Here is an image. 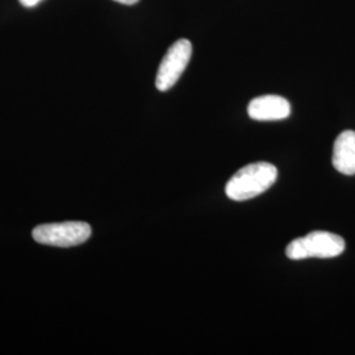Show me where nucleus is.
<instances>
[{
	"label": "nucleus",
	"instance_id": "f03ea898",
	"mask_svg": "<svg viewBox=\"0 0 355 355\" xmlns=\"http://www.w3.org/2000/svg\"><path fill=\"white\" fill-rule=\"evenodd\" d=\"M346 243L338 234L316 230L296 239L286 248V255L293 261L308 258H334L345 252Z\"/></svg>",
	"mask_w": 355,
	"mask_h": 355
},
{
	"label": "nucleus",
	"instance_id": "6e6552de",
	"mask_svg": "<svg viewBox=\"0 0 355 355\" xmlns=\"http://www.w3.org/2000/svg\"><path fill=\"white\" fill-rule=\"evenodd\" d=\"M117 3H121V4H127V6H132V4H136L139 3L140 0H114Z\"/></svg>",
	"mask_w": 355,
	"mask_h": 355
},
{
	"label": "nucleus",
	"instance_id": "f257e3e1",
	"mask_svg": "<svg viewBox=\"0 0 355 355\" xmlns=\"http://www.w3.org/2000/svg\"><path fill=\"white\" fill-rule=\"evenodd\" d=\"M278 178L277 167L268 162H255L240 168L229 179L225 193L230 200L245 202L259 196L274 186Z\"/></svg>",
	"mask_w": 355,
	"mask_h": 355
},
{
	"label": "nucleus",
	"instance_id": "0eeeda50",
	"mask_svg": "<svg viewBox=\"0 0 355 355\" xmlns=\"http://www.w3.org/2000/svg\"><path fill=\"white\" fill-rule=\"evenodd\" d=\"M40 1H41V0H20V3H21L24 7H26V8H32V7L37 6Z\"/></svg>",
	"mask_w": 355,
	"mask_h": 355
},
{
	"label": "nucleus",
	"instance_id": "423d86ee",
	"mask_svg": "<svg viewBox=\"0 0 355 355\" xmlns=\"http://www.w3.org/2000/svg\"><path fill=\"white\" fill-rule=\"evenodd\" d=\"M331 162L334 168L343 175H355L354 130H345L336 139Z\"/></svg>",
	"mask_w": 355,
	"mask_h": 355
},
{
	"label": "nucleus",
	"instance_id": "7ed1b4c3",
	"mask_svg": "<svg viewBox=\"0 0 355 355\" xmlns=\"http://www.w3.org/2000/svg\"><path fill=\"white\" fill-rule=\"evenodd\" d=\"M32 234L38 243L57 248H71L89 240L91 227L82 221H66L40 225L33 229Z\"/></svg>",
	"mask_w": 355,
	"mask_h": 355
},
{
	"label": "nucleus",
	"instance_id": "39448f33",
	"mask_svg": "<svg viewBox=\"0 0 355 355\" xmlns=\"http://www.w3.org/2000/svg\"><path fill=\"white\" fill-rule=\"evenodd\" d=\"M248 114L257 121H277L290 116L291 105L278 95H263L249 103Z\"/></svg>",
	"mask_w": 355,
	"mask_h": 355
},
{
	"label": "nucleus",
	"instance_id": "20e7f679",
	"mask_svg": "<svg viewBox=\"0 0 355 355\" xmlns=\"http://www.w3.org/2000/svg\"><path fill=\"white\" fill-rule=\"evenodd\" d=\"M191 55L192 45L189 40L182 38L174 42L159 64L155 78V87L162 92L171 89L186 70Z\"/></svg>",
	"mask_w": 355,
	"mask_h": 355
}]
</instances>
